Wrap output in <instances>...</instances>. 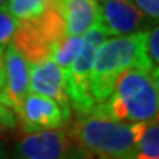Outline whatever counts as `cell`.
I'll use <instances>...</instances> for the list:
<instances>
[{
    "instance_id": "6da1fadb",
    "label": "cell",
    "mask_w": 159,
    "mask_h": 159,
    "mask_svg": "<svg viewBox=\"0 0 159 159\" xmlns=\"http://www.w3.org/2000/svg\"><path fill=\"white\" fill-rule=\"evenodd\" d=\"M90 114L122 124H149L159 119V94L149 71L131 68L118 77L112 94Z\"/></svg>"
},
{
    "instance_id": "7a4b0ae2",
    "label": "cell",
    "mask_w": 159,
    "mask_h": 159,
    "mask_svg": "<svg viewBox=\"0 0 159 159\" xmlns=\"http://www.w3.org/2000/svg\"><path fill=\"white\" fill-rule=\"evenodd\" d=\"M146 125L122 124L94 114H75L66 131L90 156L99 159H133Z\"/></svg>"
},
{
    "instance_id": "3957f363",
    "label": "cell",
    "mask_w": 159,
    "mask_h": 159,
    "mask_svg": "<svg viewBox=\"0 0 159 159\" xmlns=\"http://www.w3.org/2000/svg\"><path fill=\"white\" fill-rule=\"evenodd\" d=\"M148 30L130 35L106 40L97 50L90 80V91L94 106L103 103L112 94L118 77L127 69L137 68L152 72L148 57Z\"/></svg>"
},
{
    "instance_id": "277c9868",
    "label": "cell",
    "mask_w": 159,
    "mask_h": 159,
    "mask_svg": "<svg viewBox=\"0 0 159 159\" xmlns=\"http://www.w3.org/2000/svg\"><path fill=\"white\" fill-rule=\"evenodd\" d=\"M106 31L97 22L85 33L78 56L69 65L68 69L63 71L69 105L71 109H75V114H90L94 109V102L90 91V80L96 53L100 49V46L106 41Z\"/></svg>"
},
{
    "instance_id": "5b68a950",
    "label": "cell",
    "mask_w": 159,
    "mask_h": 159,
    "mask_svg": "<svg viewBox=\"0 0 159 159\" xmlns=\"http://www.w3.org/2000/svg\"><path fill=\"white\" fill-rule=\"evenodd\" d=\"M66 130L31 133L16 143L13 159H89Z\"/></svg>"
},
{
    "instance_id": "8992f818",
    "label": "cell",
    "mask_w": 159,
    "mask_h": 159,
    "mask_svg": "<svg viewBox=\"0 0 159 159\" xmlns=\"http://www.w3.org/2000/svg\"><path fill=\"white\" fill-rule=\"evenodd\" d=\"M16 121L25 134L49 130H61L69 124L72 109L61 106L57 102L28 93L15 112Z\"/></svg>"
},
{
    "instance_id": "52a82bcc",
    "label": "cell",
    "mask_w": 159,
    "mask_h": 159,
    "mask_svg": "<svg viewBox=\"0 0 159 159\" xmlns=\"http://www.w3.org/2000/svg\"><path fill=\"white\" fill-rule=\"evenodd\" d=\"M99 25L108 35H130L146 31L148 16L133 0H103L99 6Z\"/></svg>"
},
{
    "instance_id": "ba28073f",
    "label": "cell",
    "mask_w": 159,
    "mask_h": 159,
    "mask_svg": "<svg viewBox=\"0 0 159 159\" xmlns=\"http://www.w3.org/2000/svg\"><path fill=\"white\" fill-rule=\"evenodd\" d=\"M3 89L0 91V103L15 114L30 90V63L22 55L9 44L3 56Z\"/></svg>"
},
{
    "instance_id": "9c48e42d",
    "label": "cell",
    "mask_w": 159,
    "mask_h": 159,
    "mask_svg": "<svg viewBox=\"0 0 159 159\" xmlns=\"http://www.w3.org/2000/svg\"><path fill=\"white\" fill-rule=\"evenodd\" d=\"M30 90L57 102L61 106L71 108L66 94L65 72L52 57L39 63H30Z\"/></svg>"
},
{
    "instance_id": "30bf717a",
    "label": "cell",
    "mask_w": 159,
    "mask_h": 159,
    "mask_svg": "<svg viewBox=\"0 0 159 159\" xmlns=\"http://www.w3.org/2000/svg\"><path fill=\"white\" fill-rule=\"evenodd\" d=\"M63 18L66 34L81 37L99 21V5L94 0H49Z\"/></svg>"
},
{
    "instance_id": "8fae6325",
    "label": "cell",
    "mask_w": 159,
    "mask_h": 159,
    "mask_svg": "<svg viewBox=\"0 0 159 159\" xmlns=\"http://www.w3.org/2000/svg\"><path fill=\"white\" fill-rule=\"evenodd\" d=\"M28 63H39L50 57L52 43L40 31L34 21L19 22L16 34L11 43Z\"/></svg>"
},
{
    "instance_id": "7c38bea8",
    "label": "cell",
    "mask_w": 159,
    "mask_h": 159,
    "mask_svg": "<svg viewBox=\"0 0 159 159\" xmlns=\"http://www.w3.org/2000/svg\"><path fill=\"white\" fill-rule=\"evenodd\" d=\"M81 47H83V37L65 35L52 46L50 57L65 71L74 62L75 57L78 56Z\"/></svg>"
},
{
    "instance_id": "4fadbf2b",
    "label": "cell",
    "mask_w": 159,
    "mask_h": 159,
    "mask_svg": "<svg viewBox=\"0 0 159 159\" xmlns=\"http://www.w3.org/2000/svg\"><path fill=\"white\" fill-rule=\"evenodd\" d=\"M3 9L19 22L34 21L47 9V0H7V5L3 6Z\"/></svg>"
},
{
    "instance_id": "5bb4252c",
    "label": "cell",
    "mask_w": 159,
    "mask_h": 159,
    "mask_svg": "<svg viewBox=\"0 0 159 159\" xmlns=\"http://www.w3.org/2000/svg\"><path fill=\"white\" fill-rule=\"evenodd\" d=\"M133 159H159V119L146 125Z\"/></svg>"
},
{
    "instance_id": "9a60e30c",
    "label": "cell",
    "mask_w": 159,
    "mask_h": 159,
    "mask_svg": "<svg viewBox=\"0 0 159 159\" xmlns=\"http://www.w3.org/2000/svg\"><path fill=\"white\" fill-rule=\"evenodd\" d=\"M19 27V21L15 19L3 7L0 9V47H6L12 43Z\"/></svg>"
},
{
    "instance_id": "2e32d148",
    "label": "cell",
    "mask_w": 159,
    "mask_h": 159,
    "mask_svg": "<svg viewBox=\"0 0 159 159\" xmlns=\"http://www.w3.org/2000/svg\"><path fill=\"white\" fill-rule=\"evenodd\" d=\"M16 125L18 121L15 114L0 103V146L7 139V136L16 128Z\"/></svg>"
},
{
    "instance_id": "e0dca14e",
    "label": "cell",
    "mask_w": 159,
    "mask_h": 159,
    "mask_svg": "<svg viewBox=\"0 0 159 159\" xmlns=\"http://www.w3.org/2000/svg\"><path fill=\"white\" fill-rule=\"evenodd\" d=\"M148 57L152 66H159V25L148 33V44H146Z\"/></svg>"
},
{
    "instance_id": "ac0fdd59",
    "label": "cell",
    "mask_w": 159,
    "mask_h": 159,
    "mask_svg": "<svg viewBox=\"0 0 159 159\" xmlns=\"http://www.w3.org/2000/svg\"><path fill=\"white\" fill-rule=\"evenodd\" d=\"M134 5L150 19L159 21V0H134Z\"/></svg>"
},
{
    "instance_id": "d6986e66",
    "label": "cell",
    "mask_w": 159,
    "mask_h": 159,
    "mask_svg": "<svg viewBox=\"0 0 159 159\" xmlns=\"http://www.w3.org/2000/svg\"><path fill=\"white\" fill-rule=\"evenodd\" d=\"M152 80H153L155 83V87H156V90H158V94H159V66H155L153 69H152Z\"/></svg>"
},
{
    "instance_id": "ffe728a7",
    "label": "cell",
    "mask_w": 159,
    "mask_h": 159,
    "mask_svg": "<svg viewBox=\"0 0 159 159\" xmlns=\"http://www.w3.org/2000/svg\"><path fill=\"white\" fill-rule=\"evenodd\" d=\"M3 56H5V47H0V69L3 68Z\"/></svg>"
},
{
    "instance_id": "44dd1931",
    "label": "cell",
    "mask_w": 159,
    "mask_h": 159,
    "mask_svg": "<svg viewBox=\"0 0 159 159\" xmlns=\"http://www.w3.org/2000/svg\"><path fill=\"white\" fill-rule=\"evenodd\" d=\"M0 159H7V153H6L3 146H0Z\"/></svg>"
},
{
    "instance_id": "7402d4cb",
    "label": "cell",
    "mask_w": 159,
    "mask_h": 159,
    "mask_svg": "<svg viewBox=\"0 0 159 159\" xmlns=\"http://www.w3.org/2000/svg\"><path fill=\"white\" fill-rule=\"evenodd\" d=\"M3 80H5V75H3V68L0 69V91L3 89Z\"/></svg>"
},
{
    "instance_id": "603a6c76",
    "label": "cell",
    "mask_w": 159,
    "mask_h": 159,
    "mask_svg": "<svg viewBox=\"0 0 159 159\" xmlns=\"http://www.w3.org/2000/svg\"><path fill=\"white\" fill-rule=\"evenodd\" d=\"M6 2H7V0H0V9H2V7L5 6V3H6Z\"/></svg>"
},
{
    "instance_id": "cb8c5ba5",
    "label": "cell",
    "mask_w": 159,
    "mask_h": 159,
    "mask_svg": "<svg viewBox=\"0 0 159 159\" xmlns=\"http://www.w3.org/2000/svg\"><path fill=\"white\" fill-rule=\"evenodd\" d=\"M89 159H99V158H94V156H90V158Z\"/></svg>"
}]
</instances>
